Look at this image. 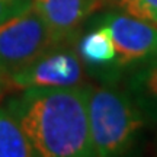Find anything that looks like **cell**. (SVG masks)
<instances>
[{
    "instance_id": "30bf717a",
    "label": "cell",
    "mask_w": 157,
    "mask_h": 157,
    "mask_svg": "<svg viewBox=\"0 0 157 157\" xmlns=\"http://www.w3.org/2000/svg\"><path fill=\"white\" fill-rule=\"evenodd\" d=\"M115 3L129 16L157 26V0H115Z\"/></svg>"
},
{
    "instance_id": "52a82bcc",
    "label": "cell",
    "mask_w": 157,
    "mask_h": 157,
    "mask_svg": "<svg viewBox=\"0 0 157 157\" xmlns=\"http://www.w3.org/2000/svg\"><path fill=\"white\" fill-rule=\"evenodd\" d=\"M127 93L144 118L157 121V57L141 61L128 78Z\"/></svg>"
},
{
    "instance_id": "ba28073f",
    "label": "cell",
    "mask_w": 157,
    "mask_h": 157,
    "mask_svg": "<svg viewBox=\"0 0 157 157\" xmlns=\"http://www.w3.org/2000/svg\"><path fill=\"white\" fill-rule=\"evenodd\" d=\"M80 60L93 67H103L117 61V50L108 26L98 23L96 29L83 35L77 44Z\"/></svg>"
},
{
    "instance_id": "7c38bea8",
    "label": "cell",
    "mask_w": 157,
    "mask_h": 157,
    "mask_svg": "<svg viewBox=\"0 0 157 157\" xmlns=\"http://www.w3.org/2000/svg\"><path fill=\"white\" fill-rule=\"evenodd\" d=\"M3 86H6V76L0 73V90H2V87H3Z\"/></svg>"
},
{
    "instance_id": "8992f818",
    "label": "cell",
    "mask_w": 157,
    "mask_h": 157,
    "mask_svg": "<svg viewBox=\"0 0 157 157\" xmlns=\"http://www.w3.org/2000/svg\"><path fill=\"white\" fill-rule=\"evenodd\" d=\"M102 0H32L34 9L60 41H67Z\"/></svg>"
},
{
    "instance_id": "5b68a950",
    "label": "cell",
    "mask_w": 157,
    "mask_h": 157,
    "mask_svg": "<svg viewBox=\"0 0 157 157\" xmlns=\"http://www.w3.org/2000/svg\"><path fill=\"white\" fill-rule=\"evenodd\" d=\"M101 25L108 26L117 50L119 66L157 57V26L129 15L109 13L101 19Z\"/></svg>"
},
{
    "instance_id": "7a4b0ae2",
    "label": "cell",
    "mask_w": 157,
    "mask_h": 157,
    "mask_svg": "<svg viewBox=\"0 0 157 157\" xmlns=\"http://www.w3.org/2000/svg\"><path fill=\"white\" fill-rule=\"evenodd\" d=\"M87 119L93 156H119L132 146L144 117L128 93L101 86L87 87Z\"/></svg>"
},
{
    "instance_id": "277c9868",
    "label": "cell",
    "mask_w": 157,
    "mask_h": 157,
    "mask_svg": "<svg viewBox=\"0 0 157 157\" xmlns=\"http://www.w3.org/2000/svg\"><path fill=\"white\" fill-rule=\"evenodd\" d=\"M84 78L80 57L73 50H51L25 68L6 77V86L13 90L31 87H71Z\"/></svg>"
},
{
    "instance_id": "8fae6325",
    "label": "cell",
    "mask_w": 157,
    "mask_h": 157,
    "mask_svg": "<svg viewBox=\"0 0 157 157\" xmlns=\"http://www.w3.org/2000/svg\"><path fill=\"white\" fill-rule=\"evenodd\" d=\"M32 7V0H0V25Z\"/></svg>"
},
{
    "instance_id": "6da1fadb",
    "label": "cell",
    "mask_w": 157,
    "mask_h": 157,
    "mask_svg": "<svg viewBox=\"0 0 157 157\" xmlns=\"http://www.w3.org/2000/svg\"><path fill=\"white\" fill-rule=\"evenodd\" d=\"M7 102L38 156H93L87 119V87H31Z\"/></svg>"
},
{
    "instance_id": "9c48e42d",
    "label": "cell",
    "mask_w": 157,
    "mask_h": 157,
    "mask_svg": "<svg viewBox=\"0 0 157 157\" xmlns=\"http://www.w3.org/2000/svg\"><path fill=\"white\" fill-rule=\"evenodd\" d=\"M38 156L28 137L7 108H0V157Z\"/></svg>"
},
{
    "instance_id": "3957f363",
    "label": "cell",
    "mask_w": 157,
    "mask_h": 157,
    "mask_svg": "<svg viewBox=\"0 0 157 157\" xmlns=\"http://www.w3.org/2000/svg\"><path fill=\"white\" fill-rule=\"evenodd\" d=\"M61 41L32 7L0 25V73L6 77L25 68Z\"/></svg>"
}]
</instances>
